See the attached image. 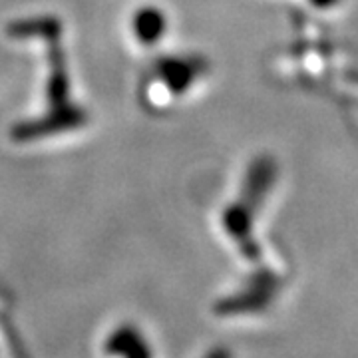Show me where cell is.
Here are the masks:
<instances>
[{
    "mask_svg": "<svg viewBox=\"0 0 358 358\" xmlns=\"http://www.w3.org/2000/svg\"><path fill=\"white\" fill-rule=\"evenodd\" d=\"M62 36L44 40L48 44V82H46V102L48 110L46 114L20 122L13 128V140L36 141L44 138H52L58 134H68L74 129L84 128L88 124V112L72 102V84H70V72H68V60L66 52L60 44Z\"/></svg>",
    "mask_w": 358,
    "mask_h": 358,
    "instance_id": "cell-1",
    "label": "cell"
},
{
    "mask_svg": "<svg viewBox=\"0 0 358 358\" xmlns=\"http://www.w3.org/2000/svg\"><path fill=\"white\" fill-rule=\"evenodd\" d=\"M103 350L112 358H154L150 343L131 324H120L108 334Z\"/></svg>",
    "mask_w": 358,
    "mask_h": 358,
    "instance_id": "cell-2",
    "label": "cell"
},
{
    "mask_svg": "<svg viewBox=\"0 0 358 358\" xmlns=\"http://www.w3.org/2000/svg\"><path fill=\"white\" fill-rule=\"evenodd\" d=\"M6 34L16 40H48L62 36V22L56 16H36V18H20L6 26Z\"/></svg>",
    "mask_w": 358,
    "mask_h": 358,
    "instance_id": "cell-3",
    "label": "cell"
},
{
    "mask_svg": "<svg viewBox=\"0 0 358 358\" xmlns=\"http://www.w3.org/2000/svg\"><path fill=\"white\" fill-rule=\"evenodd\" d=\"M131 28H134V34H136V38H138L140 44L152 46L157 40L164 38L166 16L155 6H141L134 14Z\"/></svg>",
    "mask_w": 358,
    "mask_h": 358,
    "instance_id": "cell-4",
    "label": "cell"
}]
</instances>
